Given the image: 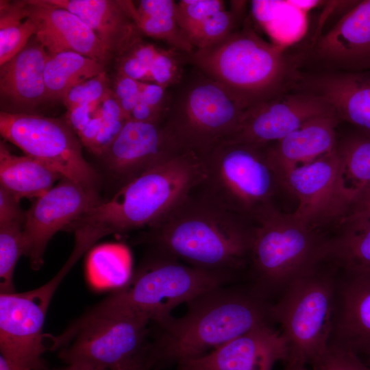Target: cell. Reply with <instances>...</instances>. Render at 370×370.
Listing matches in <instances>:
<instances>
[{
	"label": "cell",
	"mask_w": 370,
	"mask_h": 370,
	"mask_svg": "<svg viewBox=\"0 0 370 370\" xmlns=\"http://www.w3.org/2000/svg\"><path fill=\"white\" fill-rule=\"evenodd\" d=\"M62 177L32 157L12 153L5 141L1 140L0 186L18 200L42 196Z\"/></svg>",
	"instance_id": "obj_27"
},
{
	"label": "cell",
	"mask_w": 370,
	"mask_h": 370,
	"mask_svg": "<svg viewBox=\"0 0 370 370\" xmlns=\"http://www.w3.org/2000/svg\"><path fill=\"white\" fill-rule=\"evenodd\" d=\"M288 348L273 324L256 328L201 356L179 363V370H272L287 362Z\"/></svg>",
	"instance_id": "obj_19"
},
{
	"label": "cell",
	"mask_w": 370,
	"mask_h": 370,
	"mask_svg": "<svg viewBox=\"0 0 370 370\" xmlns=\"http://www.w3.org/2000/svg\"><path fill=\"white\" fill-rule=\"evenodd\" d=\"M47 51L36 36L0 67L1 101L17 107L16 112H30L46 101L44 79Z\"/></svg>",
	"instance_id": "obj_23"
},
{
	"label": "cell",
	"mask_w": 370,
	"mask_h": 370,
	"mask_svg": "<svg viewBox=\"0 0 370 370\" xmlns=\"http://www.w3.org/2000/svg\"><path fill=\"white\" fill-rule=\"evenodd\" d=\"M22 224L0 226V292L15 291L14 273L16 265L25 256Z\"/></svg>",
	"instance_id": "obj_35"
},
{
	"label": "cell",
	"mask_w": 370,
	"mask_h": 370,
	"mask_svg": "<svg viewBox=\"0 0 370 370\" xmlns=\"http://www.w3.org/2000/svg\"><path fill=\"white\" fill-rule=\"evenodd\" d=\"M312 366V370H370V367L353 351L330 344Z\"/></svg>",
	"instance_id": "obj_37"
},
{
	"label": "cell",
	"mask_w": 370,
	"mask_h": 370,
	"mask_svg": "<svg viewBox=\"0 0 370 370\" xmlns=\"http://www.w3.org/2000/svg\"><path fill=\"white\" fill-rule=\"evenodd\" d=\"M329 344L370 354L369 272L338 269Z\"/></svg>",
	"instance_id": "obj_20"
},
{
	"label": "cell",
	"mask_w": 370,
	"mask_h": 370,
	"mask_svg": "<svg viewBox=\"0 0 370 370\" xmlns=\"http://www.w3.org/2000/svg\"><path fill=\"white\" fill-rule=\"evenodd\" d=\"M284 370H309L306 368L305 366L299 365H290L287 364Z\"/></svg>",
	"instance_id": "obj_44"
},
{
	"label": "cell",
	"mask_w": 370,
	"mask_h": 370,
	"mask_svg": "<svg viewBox=\"0 0 370 370\" xmlns=\"http://www.w3.org/2000/svg\"><path fill=\"white\" fill-rule=\"evenodd\" d=\"M336 150L341 186L350 208L370 190V136L355 129L338 139Z\"/></svg>",
	"instance_id": "obj_29"
},
{
	"label": "cell",
	"mask_w": 370,
	"mask_h": 370,
	"mask_svg": "<svg viewBox=\"0 0 370 370\" xmlns=\"http://www.w3.org/2000/svg\"><path fill=\"white\" fill-rule=\"evenodd\" d=\"M106 71L90 78L71 88L63 99L67 110L78 106L99 103L110 90Z\"/></svg>",
	"instance_id": "obj_36"
},
{
	"label": "cell",
	"mask_w": 370,
	"mask_h": 370,
	"mask_svg": "<svg viewBox=\"0 0 370 370\" xmlns=\"http://www.w3.org/2000/svg\"><path fill=\"white\" fill-rule=\"evenodd\" d=\"M298 200L293 213L305 224L319 230L339 223L349 208L340 183L336 147L332 151L288 172L282 180Z\"/></svg>",
	"instance_id": "obj_15"
},
{
	"label": "cell",
	"mask_w": 370,
	"mask_h": 370,
	"mask_svg": "<svg viewBox=\"0 0 370 370\" xmlns=\"http://www.w3.org/2000/svg\"><path fill=\"white\" fill-rule=\"evenodd\" d=\"M122 2L143 36L163 41L183 53L193 51L177 23V1L141 0L136 5L132 1Z\"/></svg>",
	"instance_id": "obj_28"
},
{
	"label": "cell",
	"mask_w": 370,
	"mask_h": 370,
	"mask_svg": "<svg viewBox=\"0 0 370 370\" xmlns=\"http://www.w3.org/2000/svg\"><path fill=\"white\" fill-rule=\"evenodd\" d=\"M273 301L251 283L224 285L187 303L184 315L158 324L147 360L151 369L204 355L247 332L274 323Z\"/></svg>",
	"instance_id": "obj_3"
},
{
	"label": "cell",
	"mask_w": 370,
	"mask_h": 370,
	"mask_svg": "<svg viewBox=\"0 0 370 370\" xmlns=\"http://www.w3.org/2000/svg\"><path fill=\"white\" fill-rule=\"evenodd\" d=\"M339 122L333 113L322 115L267 145L268 157L281 186L283 177L291 170L336 149L338 142L336 129Z\"/></svg>",
	"instance_id": "obj_22"
},
{
	"label": "cell",
	"mask_w": 370,
	"mask_h": 370,
	"mask_svg": "<svg viewBox=\"0 0 370 370\" xmlns=\"http://www.w3.org/2000/svg\"><path fill=\"white\" fill-rule=\"evenodd\" d=\"M149 323L147 317L126 314L78 319L53 337L51 349L60 348L59 357L68 365L121 370L147 360Z\"/></svg>",
	"instance_id": "obj_10"
},
{
	"label": "cell",
	"mask_w": 370,
	"mask_h": 370,
	"mask_svg": "<svg viewBox=\"0 0 370 370\" xmlns=\"http://www.w3.org/2000/svg\"><path fill=\"white\" fill-rule=\"evenodd\" d=\"M63 370H103V369H96V368L84 366V365H68V367Z\"/></svg>",
	"instance_id": "obj_43"
},
{
	"label": "cell",
	"mask_w": 370,
	"mask_h": 370,
	"mask_svg": "<svg viewBox=\"0 0 370 370\" xmlns=\"http://www.w3.org/2000/svg\"><path fill=\"white\" fill-rule=\"evenodd\" d=\"M184 149L163 121H127L101 157L119 187Z\"/></svg>",
	"instance_id": "obj_16"
},
{
	"label": "cell",
	"mask_w": 370,
	"mask_h": 370,
	"mask_svg": "<svg viewBox=\"0 0 370 370\" xmlns=\"http://www.w3.org/2000/svg\"><path fill=\"white\" fill-rule=\"evenodd\" d=\"M26 212L20 206V200L0 186V226L10 224L24 225Z\"/></svg>",
	"instance_id": "obj_39"
},
{
	"label": "cell",
	"mask_w": 370,
	"mask_h": 370,
	"mask_svg": "<svg viewBox=\"0 0 370 370\" xmlns=\"http://www.w3.org/2000/svg\"><path fill=\"white\" fill-rule=\"evenodd\" d=\"M331 113L318 97L292 90L249 108L236 132L222 143L271 144L308 121Z\"/></svg>",
	"instance_id": "obj_17"
},
{
	"label": "cell",
	"mask_w": 370,
	"mask_h": 370,
	"mask_svg": "<svg viewBox=\"0 0 370 370\" xmlns=\"http://www.w3.org/2000/svg\"><path fill=\"white\" fill-rule=\"evenodd\" d=\"M338 267L326 262L297 279L272 306L288 348L290 365H312L330 341Z\"/></svg>",
	"instance_id": "obj_9"
},
{
	"label": "cell",
	"mask_w": 370,
	"mask_h": 370,
	"mask_svg": "<svg viewBox=\"0 0 370 370\" xmlns=\"http://www.w3.org/2000/svg\"><path fill=\"white\" fill-rule=\"evenodd\" d=\"M196 186L147 228L143 239L153 250L186 264L234 278L249 265L254 223Z\"/></svg>",
	"instance_id": "obj_2"
},
{
	"label": "cell",
	"mask_w": 370,
	"mask_h": 370,
	"mask_svg": "<svg viewBox=\"0 0 370 370\" xmlns=\"http://www.w3.org/2000/svg\"><path fill=\"white\" fill-rule=\"evenodd\" d=\"M293 89L318 97L340 122L370 136V71L298 70Z\"/></svg>",
	"instance_id": "obj_18"
},
{
	"label": "cell",
	"mask_w": 370,
	"mask_h": 370,
	"mask_svg": "<svg viewBox=\"0 0 370 370\" xmlns=\"http://www.w3.org/2000/svg\"><path fill=\"white\" fill-rule=\"evenodd\" d=\"M78 16L116 60L143 38L122 0H48Z\"/></svg>",
	"instance_id": "obj_24"
},
{
	"label": "cell",
	"mask_w": 370,
	"mask_h": 370,
	"mask_svg": "<svg viewBox=\"0 0 370 370\" xmlns=\"http://www.w3.org/2000/svg\"><path fill=\"white\" fill-rule=\"evenodd\" d=\"M190 69L169 88L163 123L184 149L201 156L233 134L251 108L223 84Z\"/></svg>",
	"instance_id": "obj_7"
},
{
	"label": "cell",
	"mask_w": 370,
	"mask_h": 370,
	"mask_svg": "<svg viewBox=\"0 0 370 370\" xmlns=\"http://www.w3.org/2000/svg\"><path fill=\"white\" fill-rule=\"evenodd\" d=\"M268 145L222 143L199 156L204 173L196 188L254 222L260 211L274 204L282 187L268 157Z\"/></svg>",
	"instance_id": "obj_8"
},
{
	"label": "cell",
	"mask_w": 370,
	"mask_h": 370,
	"mask_svg": "<svg viewBox=\"0 0 370 370\" xmlns=\"http://www.w3.org/2000/svg\"><path fill=\"white\" fill-rule=\"evenodd\" d=\"M250 283L272 300L297 279L328 262L330 237L274 204L254 220Z\"/></svg>",
	"instance_id": "obj_6"
},
{
	"label": "cell",
	"mask_w": 370,
	"mask_h": 370,
	"mask_svg": "<svg viewBox=\"0 0 370 370\" xmlns=\"http://www.w3.org/2000/svg\"><path fill=\"white\" fill-rule=\"evenodd\" d=\"M244 3H234L230 10L221 0L177 1L180 28L194 50L210 47L241 25Z\"/></svg>",
	"instance_id": "obj_25"
},
{
	"label": "cell",
	"mask_w": 370,
	"mask_h": 370,
	"mask_svg": "<svg viewBox=\"0 0 370 370\" xmlns=\"http://www.w3.org/2000/svg\"><path fill=\"white\" fill-rule=\"evenodd\" d=\"M367 358V362H365L369 367H370V354L366 356Z\"/></svg>",
	"instance_id": "obj_45"
},
{
	"label": "cell",
	"mask_w": 370,
	"mask_h": 370,
	"mask_svg": "<svg viewBox=\"0 0 370 370\" xmlns=\"http://www.w3.org/2000/svg\"><path fill=\"white\" fill-rule=\"evenodd\" d=\"M250 4L254 18L273 42L290 47L304 40L308 29L307 12L295 6L291 0H256Z\"/></svg>",
	"instance_id": "obj_31"
},
{
	"label": "cell",
	"mask_w": 370,
	"mask_h": 370,
	"mask_svg": "<svg viewBox=\"0 0 370 370\" xmlns=\"http://www.w3.org/2000/svg\"><path fill=\"white\" fill-rule=\"evenodd\" d=\"M100 201L97 191L65 177L36 198L26 211L23 227L25 256L32 269L41 268L47 247L58 232Z\"/></svg>",
	"instance_id": "obj_14"
},
{
	"label": "cell",
	"mask_w": 370,
	"mask_h": 370,
	"mask_svg": "<svg viewBox=\"0 0 370 370\" xmlns=\"http://www.w3.org/2000/svg\"><path fill=\"white\" fill-rule=\"evenodd\" d=\"M339 227L330 238L328 261L341 269L370 273V217Z\"/></svg>",
	"instance_id": "obj_32"
},
{
	"label": "cell",
	"mask_w": 370,
	"mask_h": 370,
	"mask_svg": "<svg viewBox=\"0 0 370 370\" xmlns=\"http://www.w3.org/2000/svg\"><path fill=\"white\" fill-rule=\"evenodd\" d=\"M370 217V190L354 204L345 216L338 223V226L345 223L361 220Z\"/></svg>",
	"instance_id": "obj_40"
},
{
	"label": "cell",
	"mask_w": 370,
	"mask_h": 370,
	"mask_svg": "<svg viewBox=\"0 0 370 370\" xmlns=\"http://www.w3.org/2000/svg\"><path fill=\"white\" fill-rule=\"evenodd\" d=\"M24 12L36 25V36L51 53L71 51L105 64L113 57L78 16L48 0H23Z\"/></svg>",
	"instance_id": "obj_21"
},
{
	"label": "cell",
	"mask_w": 370,
	"mask_h": 370,
	"mask_svg": "<svg viewBox=\"0 0 370 370\" xmlns=\"http://www.w3.org/2000/svg\"><path fill=\"white\" fill-rule=\"evenodd\" d=\"M204 173L201 157L184 151L123 185L65 228L73 233L75 242L63 267L70 271L104 236L150 227L201 181Z\"/></svg>",
	"instance_id": "obj_1"
},
{
	"label": "cell",
	"mask_w": 370,
	"mask_h": 370,
	"mask_svg": "<svg viewBox=\"0 0 370 370\" xmlns=\"http://www.w3.org/2000/svg\"><path fill=\"white\" fill-rule=\"evenodd\" d=\"M115 62L117 74L168 89L180 81L188 66L186 53L159 47L143 38Z\"/></svg>",
	"instance_id": "obj_26"
},
{
	"label": "cell",
	"mask_w": 370,
	"mask_h": 370,
	"mask_svg": "<svg viewBox=\"0 0 370 370\" xmlns=\"http://www.w3.org/2000/svg\"><path fill=\"white\" fill-rule=\"evenodd\" d=\"M0 133L25 155L97 192L99 175L84 158L83 145L65 120L32 112L1 111Z\"/></svg>",
	"instance_id": "obj_11"
},
{
	"label": "cell",
	"mask_w": 370,
	"mask_h": 370,
	"mask_svg": "<svg viewBox=\"0 0 370 370\" xmlns=\"http://www.w3.org/2000/svg\"><path fill=\"white\" fill-rule=\"evenodd\" d=\"M105 69L104 63L78 53L47 52L44 72L46 101H63L71 88Z\"/></svg>",
	"instance_id": "obj_30"
},
{
	"label": "cell",
	"mask_w": 370,
	"mask_h": 370,
	"mask_svg": "<svg viewBox=\"0 0 370 370\" xmlns=\"http://www.w3.org/2000/svg\"><path fill=\"white\" fill-rule=\"evenodd\" d=\"M127 283L92 307L79 319L113 315H138L156 325L171 317L184 303L214 288L230 284L234 278L200 269L153 251Z\"/></svg>",
	"instance_id": "obj_5"
},
{
	"label": "cell",
	"mask_w": 370,
	"mask_h": 370,
	"mask_svg": "<svg viewBox=\"0 0 370 370\" xmlns=\"http://www.w3.org/2000/svg\"><path fill=\"white\" fill-rule=\"evenodd\" d=\"M87 265L92 275L108 277L123 285L132 276L130 252L123 244L108 243L95 247L89 254Z\"/></svg>",
	"instance_id": "obj_34"
},
{
	"label": "cell",
	"mask_w": 370,
	"mask_h": 370,
	"mask_svg": "<svg viewBox=\"0 0 370 370\" xmlns=\"http://www.w3.org/2000/svg\"><path fill=\"white\" fill-rule=\"evenodd\" d=\"M149 366L146 360L137 362L121 370H149Z\"/></svg>",
	"instance_id": "obj_42"
},
{
	"label": "cell",
	"mask_w": 370,
	"mask_h": 370,
	"mask_svg": "<svg viewBox=\"0 0 370 370\" xmlns=\"http://www.w3.org/2000/svg\"><path fill=\"white\" fill-rule=\"evenodd\" d=\"M62 281L21 293H0L1 354L28 370H45L43 327L53 295Z\"/></svg>",
	"instance_id": "obj_13"
},
{
	"label": "cell",
	"mask_w": 370,
	"mask_h": 370,
	"mask_svg": "<svg viewBox=\"0 0 370 370\" xmlns=\"http://www.w3.org/2000/svg\"><path fill=\"white\" fill-rule=\"evenodd\" d=\"M186 60L249 108L293 90L298 72L291 47L264 40L246 21L220 42L186 53Z\"/></svg>",
	"instance_id": "obj_4"
},
{
	"label": "cell",
	"mask_w": 370,
	"mask_h": 370,
	"mask_svg": "<svg viewBox=\"0 0 370 370\" xmlns=\"http://www.w3.org/2000/svg\"><path fill=\"white\" fill-rule=\"evenodd\" d=\"M0 370H28L11 360L0 355Z\"/></svg>",
	"instance_id": "obj_41"
},
{
	"label": "cell",
	"mask_w": 370,
	"mask_h": 370,
	"mask_svg": "<svg viewBox=\"0 0 370 370\" xmlns=\"http://www.w3.org/2000/svg\"><path fill=\"white\" fill-rule=\"evenodd\" d=\"M293 49L298 70L370 71V0L356 1L328 29Z\"/></svg>",
	"instance_id": "obj_12"
},
{
	"label": "cell",
	"mask_w": 370,
	"mask_h": 370,
	"mask_svg": "<svg viewBox=\"0 0 370 370\" xmlns=\"http://www.w3.org/2000/svg\"><path fill=\"white\" fill-rule=\"evenodd\" d=\"M34 21L24 12L22 1H0V66L21 51L36 35Z\"/></svg>",
	"instance_id": "obj_33"
},
{
	"label": "cell",
	"mask_w": 370,
	"mask_h": 370,
	"mask_svg": "<svg viewBox=\"0 0 370 370\" xmlns=\"http://www.w3.org/2000/svg\"><path fill=\"white\" fill-rule=\"evenodd\" d=\"M142 83L116 73L111 88L127 121L138 101Z\"/></svg>",
	"instance_id": "obj_38"
}]
</instances>
